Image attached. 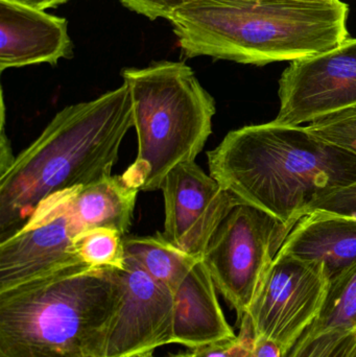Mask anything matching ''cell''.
Returning <instances> with one entry per match:
<instances>
[{
    "label": "cell",
    "instance_id": "obj_1",
    "mask_svg": "<svg viewBox=\"0 0 356 357\" xmlns=\"http://www.w3.org/2000/svg\"><path fill=\"white\" fill-rule=\"evenodd\" d=\"M207 158L211 177L238 201L288 224L356 183V155L307 127L273 121L229 132Z\"/></svg>",
    "mask_w": 356,
    "mask_h": 357
},
{
    "label": "cell",
    "instance_id": "obj_2",
    "mask_svg": "<svg viewBox=\"0 0 356 357\" xmlns=\"http://www.w3.org/2000/svg\"><path fill=\"white\" fill-rule=\"evenodd\" d=\"M134 127L129 87L59 111L0 174V241L18 230L46 197L111 176Z\"/></svg>",
    "mask_w": 356,
    "mask_h": 357
},
{
    "label": "cell",
    "instance_id": "obj_3",
    "mask_svg": "<svg viewBox=\"0 0 356 357\" xmlns=\"http://www.w3.org/2000/svg\"><path fill=\"white\" fill-rule=\"evenodd\" d=\"M342 0H201L169 21L186 58L265 66L332 50L350 38Z\"/></svg>",
    "mask_w": 356,
    "mask_h": 357
},
{
    "label": "cell",
    "instance_id": "obj_4",
    "mask_svg": "<svg viewBox=\"0 0 356 357\" xmlns=\"http://www.w3.org/2000/svg\"><path fill=\"white\" fill-rule=\"evenodd\" d=\"M118 289L77 264L0 293V357H106Z\"/></svg>",
    "mask_w": 356,
    "mask_h": 357
},
{
    "label": "cell",
    "instance_id": "obj_5",
    "mask_svg": "<svg viewBox=\"0 0 356 357\" xmlns=\"http://www.w3.org/2000/svg\"><path fill=\"white\" fill-rule=\"evenodd\" d=\"M137 133L136 160L123 177L137 190L161 189L171 169L194 162L212 133L215 100L184 62L125 68Z\"/></svg>",
    "mask_w": 356,
    "mask_h": 357
},
{
    "label": "cell",
    "instance_id": "obj_6",
    "mask_svg": "<svg viewBox=\"0 0 356 357\" xmlns=\"http://www.w3.org/2000/svg\"><path fill=\"white\" fill-rule=\"evenodd\" d=\"M295 225L240 202L211 237L203 261L240 320Z\"/></svg>",
    "mask_w": 356,
    "mask_h": 357
},
{
    "label": "cell",
    "instance_id": "obj_7",
    "mask_svg": "<svg viewBox=\"0 0 356 357\" xmlns=\"http://www.w3.org/2000/svg\"><path fill=\"white\" fill-rule=\"evenodd\" d=\"M330 283L322 264L279 252L245 314L254 335L275 342L288 356L320 316Z\"/></svg>",
    "mask_w": 356,
    "mask_h": 357
},
{
    "label": "cell",
    "instance_id": "obj_8",
    "mask_svg": "<svg viewBox=\"0 0 356 357\" xmlns=\"http://www.w3.org/2000/svg\"><path fill=\"white\" fill-rule=\"evenodd\" d=\"M71 190L46 197L18 230L0 241V293L84 264L75 249L81 229L71 214Z\"/></svg>",
    "mask_w": 356,
    "mask_h": 357
},
{
    "label": "cell",
    "instance_id": "obj_9",
    "mask_svg": "<svg viewBox=\"0 0 356 357\" xmlns=\"http://www.w3.org/2000/svg\"><path fill=\"white\" fill-rule=\"evenodd\" d=\"M278 96L273 121L291 127L356 106V38L291 62L280 77Z\"/></svg>",
    "mask_w": 356,
    "mask_h": 357
},
{
    "label": "cell",
    "instance_id": "obj_10",
    "mask_svg": "<svg viewBox=\"0 0 356 357\" xmlns=\"http://www.w3.org/2000/svg\"><path fill=\"white\" fill-rule=\"evenodd\" d=\"M110 271L118 299L106 357H135L173 344L175 294L130 258Z\"/></svg>",
    "mask_w": 356,
    "mask_h": 357
},
{
    "label": "cell",
    "instance_id": "obj_11",
    "mask_svg": "<svg viewBox=\"0 0 356 357\" xmlns=\"http://www.w3.org/2000/svg\"><path fill=\"white\" fill-rule=\"evenodd\" d=\"M161 190L163 235L182 251L203 260L217 227L240 201L196 162L181 163L171 169Z\"/></svg>",
    "mask_w": 356,
    "mask_h": 357
},
{
    "label": "cell",
    "instance_id": "obj_12",
    "mask_svg": "<svg viewBox=\"0 0 356 357\" xmlns=\"http://www.w3.org/2000/svg\"><path fill=\"white\" fill-rule=\"evenodd\" d=\"M72 56L68 21L18 0H0V71L58 64Z\"/></svg>",
    "mask_w": 356,
    "mask_h": 357
},
{
    "label": "cell",
    "instance_id": "obj_13",
    "mask_svg": "<svg viewBox=\"0 0 356 357\" xmlns=\"http://www.w3.org/2000/svg\"><path fill=\"white\" fill-rule=\"evenodd\" d=\"M280 252L322 264L334 280L356 264V218L309 212L295 225Z\"/></svg>",
    "mask_w": 356,
    "mask_h": 357
},
{
    "label": "cell",
    "instance_id": "obj_14",
    "mask_svg": "<svg viewBox=\"0 0 356 357\" xmlns=\"http://www.w3.org/2000/svg\"><path fill=\"white\" fill-rule=\"evenodd\" d=\"M235 337L222 310L212 277L201 260L175 293L173 344L192 350Z\"/></svg>",
    "mask_w": 356,
    "mask_h": 357
},
{
    "label": "cell",
    "instance_id": "obj_15",
    "mask_svg": "<svg viewBox=\"0 0 356 357\" xmlns=\"http://www.w3.org/2000/svg\"><path fill=\"white\" fill-rule=\"evenodd\" d=\"M139 190L127 184L123 176H109L71 190L73 220L83 231L110 228L127 236L133 220Z\"/></svg>",
    "mask_w": 356,
    "mask_h": 357
},
{
    "label": "cell",
    "instance_id": "obj_16",
    "mask_svg": "<svg viewBox=\"0 0 356 357\" xmlns=\"http://www.w3.org/2000/svg\"><path fill=\"white\" fill-rule=\"evenodd\" d=\"M123 248L125 257L137 262L173 294L201 261L171 243L162 232L148 236L127 234L123 237Z\"/></svg>",
    "mask_w": 356,
    "mask_h": 357
},
{
    "label": "cell",
    "instance_id": "obj_17",
    "mask_svg": "<svg viewBox=\"0 0 356 357\" xmlns=\"http://www.w3.org/2000/svg\"><path fill=\"white\" fill-rule=\"evenodd\" d=\"M356 329V264L330 281L320 316L307 333Z\"/></svg>",
    "mask_w": 356,
    "mask_h": 357
},
{
    "label": "cell",
    "instance_id": "obj_18",
    "mask_svg": "<svg viewBox=\"0 0 356 357\" xmlns=\"http://www.w3.org/2000/svg\"><path fill=\"white\" fill-rule=\"evenodd\" d=\"M75 249L81 261L91 268H125L123 236L114 229L83 231L75 238Z\"/></svg>",
    "mask_w": 356,
    "mask_h": 357
},
{
    "label": "cell",
    "instance_id": "obj_19",
    "mask_svg": "<svg viewBox=\"0 0 356 357\" xmlns=\"http://www.w3.org/2000/svg\"><path fill=\"white\" fill-rule=\"evenodd\" d=\"M356 344V329L305 331L286 357H348Z\"/></svg>",
    "mask_w": 356,
    "mask_h": 357
},
{
    "label": "cell",
    "instance_id": "obj_20",
    "mask_svg": "<svg viewBox=\"0 0 356 357\" xmlns=\"http://www.w3.org/2000/svg\"><path fill=\"white\" fill-rule=\"evenodd\" d=\"M307 129L356 155V106L321 117L309 123Z\"/></svg>",
    "mask_w": 356,
    "mask_h": 357
},
{
    "label": "cell",
    "instance_id": "obj_21",
    "mask_svg": "<svg viewBox=\"0 0 356 357\" xmlns=\"http://www.w3.org/2000/svg\"><path fill=\"white\" fill-rule=\"evenodd\" d=\"M127 10L150 20L162 18L169 20L176 10L201 0H119ZM223 1H253V0H223Z\"/></svg>",
    "mask_w": 356,
    "mask_h": 357
},
{
    "label": "cell",
    "instance_id": "obj_22",
    "mask_svg": "<svg viewBox=\"0 0 356 357\" xmlns=\"http://www.w3.org/2000/svg\"><path fill=\"white\" fill-rule=\"evenodd\" d=\"M315 210H324L356 218V183L316 202L307 210V214Z\"/></svg>",
    "mask_w": 356,
    "mask_h": 357
},
{
    "label": "cell",
    "instance_id": "obj_23",
    "mask_svg": "<svg viewBox=\"0 0 356 357\" xmlns=\"http://www.w3.org/2000/svg\"><path fill=\"white\" fill-rule=\"evenodd\" d=\"M245 357H286V356L275 342L261 335H254Z\"/></svg>",
    "mask_w": 356,
    "mask_h": 357
},
{
    "label": "cell",
    "instance_id": "obj_24",
    "mask_svg": "<svg viewBox=\"0 0 356 357\" xmlns=\"http://www.w3.org/2000/svg\"><path fill=\"white\" fill-rule=\"evenodd\" d=\"M1 140H0V174L6 172L14 162L16 157L13 156L10 142L4 133V102L1 100Z\"/></svg>",
    "mask_w": 356,
    "mask_h": 357
},
{
    "label": "cell",
    "instance_id": "obj_25",
    "mask_svg": "<svg viewBox=\"0 0 356 357\" xmlns=\"http://www.w3.org/2000/svg\"><path fill=\"white\" fill-rule=\"evenodd\" d=\"M67 1L68 0H27V4L45 10L46 8H54V6H60Z\"/></svg>",
    "mask_w": 356,
    "mask_h": 357
},
{
    "label": "cell",
    "instance_id": "obj_26",
    "mask_svg": "<svg viewBox=\"0 0 356 357\" xmlns=\"http://www.w3.org/2000/svg\"><path fill=\"white\" fill-rule=\"evenodd\" d=\"M135 357H194L192 356V352H182V354H169V356H155L154 352H150V354H140V356H137Z\"/></svg>",
    "mask_w": 356,
    "mask_h": 357
},
{
    "label": "cell",
    "instance_id": "obj_27",
    "mask_svg": "<svg viewBox=\"0 0 356 357\" xmlns=\"http://www.w3.org/2000/svg\"><path fill=\"white\" fill-rule=\"evenodd\" d=\"M348 357H356V344L355 347H353V351H351V354H349Z\"/></svg>",
    "mask_w": 356,
    "mask_h": 357
},
{
    "label": "cell",
    "instance_id": "obj_28",
    "mask_svg": "<svg viewBox=\"0 0 356 357\" xmlns=\"http://www.w3.org/2000/svg\"><path fill=\"white\" fill-rule=\"evenodd\" d=\"M18 1H22V2H25V3H27V0H18Z\"/></svg>",
    "mask_w": 356,
    "mask_h": 357
}]
</instances>
